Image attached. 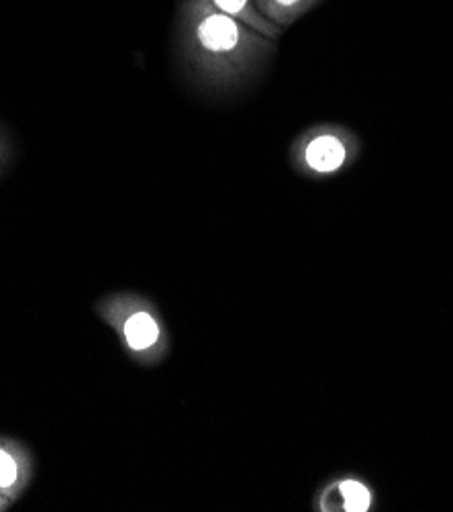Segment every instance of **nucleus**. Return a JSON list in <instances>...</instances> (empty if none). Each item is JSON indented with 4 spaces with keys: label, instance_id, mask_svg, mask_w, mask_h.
Masks as SVG:
<instances>
[{
    "label": "nucleus",
    "instance_id": "nucleus-1",
    "mask_svg": "<svg viewBox=\"0 0 453 512\" xmlns=\"http://www.w3.org/2000/svg\"><path fill=\"white\" fill-rule=\"evenodd\" d=\"M188 35L200 54L215 60L241 58L258 39L247 25L221 13L209 0H190L184 9Z\"/></svg>",
    "mask_w": 453,
    "mask_h": 512
},
{
    "label": "nucleus",
    "instance_id": "nucleus-2",
    "mask_svg": "<svg viewBox=\"0 0 453 512\" xmlns=\"http://www.w3.org/2000/svg\"><path fill=\"white\" fill-rule=\"evenodd\" d=\"M347 160L345 143L331 133L317 135L305 147V162L317 174H331L343 168Z\"/></svg>",
    "mask_w": 453,
    "mask_h": 512
},
{
    "label": "nucleus",
    "instance_id": "nucleus-3",
    "mask_svg": "<svg viewBox=\"0 0 453 512\" xmlns=\"http://www.w3.org/2000/svg\"><path fill=\"white\" fill-rule=\"evenodd\" d=\"M123 337L129 349L147 351L160 341V325L147 311H135L123 323Z\"/></svg>",
    "mask_w": 453,
    "mask_h": 512
},
{
    "label": "nucleus",
    "instance_id": "nucleus-4",
    "mask_svg": "<svg viewBox=\"0 0 453 512\" xmlns=\"http://www.w3.org/2000/svg\"><path fill=\"white\" fill-rule=\"evenodd\" d=\"M27 482V468L15 447L0 443V494L15 498Z\"/></svg>",
    "mask_w": 453,
    "mask_h": 512
},
{
    "label": "nucleus",
    "instance_id": "nucleus-5",
    "mask_svg": "<svg viewBox=\"0 0 453 512\" xmlns=\"http://www.w3.org/2000/svg\"><path fill=\"white\" fill-rule=\"evenodd\" d=\"M209 3L221 13H227L237 21L245 23L247 27L256 29L260 35H270V37L278 35V27L268 19H264L260 11L251 7V0H209Z\"/></svg>",
    "mask_w": 453,
    "mask_h": 512
},
{
    "label": "nucleus",
    "instance_id": "nucleus-6",
    "mask_svg": "<svg viewBox=\"0 0 453 512\" xmlns=\"http://www.w3.org/2000/svg\"><path fill=\"white\" fill-rule=\"evenodd\" d=\"M317 3L319 0H256L260 15L274 25H288L296 21Z\"/></svg>",
    "mask_w": 453,
    "mask_h": 512
},
{
    "label": "nucleus",
    "instance_id": "nucleus-7",
    "mask_svg": "<svg viewBox=\"0 0 453 512\" xmlns=\"http://www.w3.org/2000/svg\"><path fill=\"white\" fill-rule=\"evenodd\" d=\"M341 494L345 500V508L351 512H364L372 504V496H370L368 488L354 480H347L341 484Z\"/></svg>",
    "mask_w": 453,
    "mask_h": 512
},
{
    "label": "nucleus",
    "instance_id": "nucleus-8",
    "mask_svg": "<svg viewBox=\"0 0 453 512\" xmlns=\"http://www.w3.org/2000/svg\"><path fill=\"white\" fill-rule=\"evenodd\" d=\"M7 506V500H3V498H0V510H3Z\"/></svg>",
    "mask_w": 453,
    "mask_h": 512
}]
</instances>
